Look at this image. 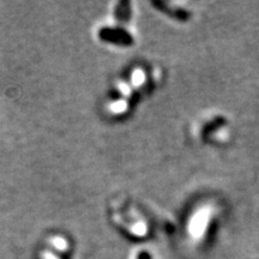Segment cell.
I'll use <instances>...</instances> for the list:
<instances>
[{"mask_svg":"<svg viewBox=\"0 0 259 259\" xmlns=\"http://www.w3.org/2000/svg\"><path fill=\"white\" fill-rule=\"evenodd\" d=\"M113 220L118 221L124 227L125 231L134 233L136 235H145L148 232V219L143 210L130 200H122L116 204L113 211Z\"/></svg>","mask_w":259,"mask_h":259,"instance_id":"7a4b0ae2","label":"cell"},{"mask_svg":"<svg viewBox=\"0 0 259 259\" xmlns=\"http://www.w3.org/2000/svg\"><path fill=\"white\" fill-rule=\"evenodd\" d=\"M216 220V208L212 204L204 203L197 206L189 216V232L196 231L197 234L206 232V227L210 225V221Z\"/></svg>","mask_w":259,"mask_h":259,"instance_id":"3957f363","label":"cell"},{"mask_svg":"<svg viewBox=\"0 0 259 259\" xmlns=\"http://www.w3.org/2000/svg\"><path fill=\"white\" fill-rule=\"evenodd\" d=\"M193 135L200 141L215 144L229 142L232 136L231 125L225 115H204L193 126Z\"/></svg>","mask_w":259,"mask_h":259,"instance_id":"6da1fadb","label":"cell"}]
</instances>
